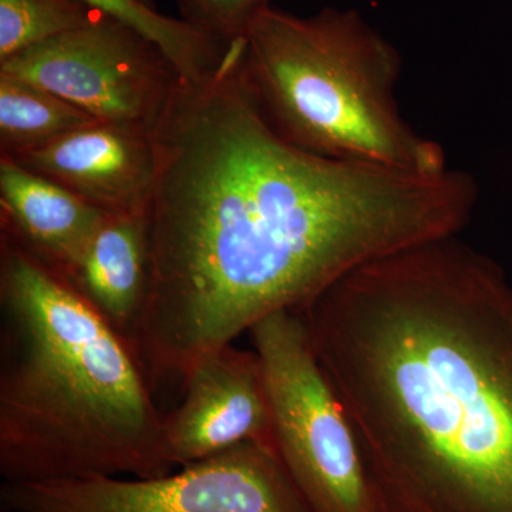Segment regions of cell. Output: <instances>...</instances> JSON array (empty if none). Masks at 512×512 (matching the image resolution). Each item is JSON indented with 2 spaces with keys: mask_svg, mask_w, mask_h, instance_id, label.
I'll return each instance as SVG.
<instances>
[{
  "mask_svg": "<svg viewBox=\"0 0 512 512\" xmlns=\"http://www.w3.org/2000/svg\"><path fill=\"white\" fill-rule=\"evenodd\" d=\"M8 158L106 214L147 212L156 180L153 134L101 121Z\"/></svg>",
  "mask_w": 512,
  "mask_h": 512,
  "instance_id": "9",
  "label": "cell"
},
{
  "mask_svg": "<svg viewBox=\"0 0 512 512\" xmlns=\"http://www.w3.org/2000/svg\"><path fill=\"white\" fill-rule=\"evenodd\" d=\"M13 512H312L268 444L242 443L154 478L5 483Z\"/></svg>",
  "mask_w": 512,
  "mask_h": 512,
  "instance_id": "6",
  "label": "cell"
},
{
  "mask_svg": "<svg viewBox=\"0 0 512 512\" xmlns=\"http://www.w3.org/2000/svg\"><path fill=\"white\" fill-rule=\"evenodd\" d=\"M269 2L271 0H177L184 20L225 46L242 39L252 20L269 8Z\"/></svg>",
  "mask_w": 512,
  "mask_h": 512,
  "instance_id": "15",
  "label": "cell"
},
{
  "mask_svg": "<svg viewBox=\"0 0 512 512\" xmlns=\"http://www.w3.org/2000/svg\"><path fill=\"white\" fill-rule=\"evenodd\" d=\"M99 15L82 0H0V63Z\"/></svg>",
  "mask_w": 512,
  "mask_h": 512,
  "instance_id": "14",
  "label": "cell"
},
{
  "mask_svg": "<svg viewBox=\"0 0 512 512\" xmlns=\"http://www.w3.org/2000/svg\"><path fill=\"white\" fill-rule=\"evenodd\" d=\"M301 313L384 512H512V281L453 237L343 276Z\"/></svg>",
  "mask_w": 512,
  "mask_h": 512,
  "instance_id": "2",
  "label": "cell"
},
{
  "mask_svg": "<svg viewBox=\"0 0 512 512\" xmlns=\"http://www.w3.org/2000/svg\"><path fill=\"white\" fill-rule=\"evenodd\" d=\"M244 40L252 93L293 146L409 173L447 170L443 147L416 133L400 113L402 57L357 10L296 16L269 6Z\"/></svg>",
  "mask_w": 512,
  "mask_h": 512,
  "instance_id": "4",
  "label": "cell"
},
{
  "mask_svg": "<svg viewBox=\"0 0 512 512\" xmlns=\"http://www.w3.org/2000/svg\"><path fill=\"white\" fill-rule=\"evenodd\" d=\"M94 12L136 30L164 53L185 80L198 82L214 72L228 46L184 19L170 18L141 0H82Z\"/></svg>",
  "mask_w": 512,
  "mask_h": 512,
  "instance_id": "13",
  "label": "cell"
},
{
  "mask_svg": "<svg viewBox=\"0 0 512 512\" xmlns=\"http://www.w3.org/2000/svg\"><path fill=\"white\" fill-rule=\"evenodd\" d=\"M264 365L274 448L312 512H384L339 394L301 313L276 312L249 330Z\"/></svg>",
  "mask_w": 512,
  "mask_h": 512,
  "instance_id": "5",
  "label": "cell"
},
{
  "mask_svg": "<svg viewBox=\"0 0 512 512\" xmlns=\"http://www.w3.org/2000/svg\"><path fill=\"white\" fill-rule=\"evenodd\" d=\"M64 279L133 348L150 288L147 212L107 215Z\"/></svg>",
  "mask_w": 512,
  "mask_h": 512,
  "instance_id": "11",
  "label": "cell"
},
{
  "mask_svg": "<svg viewBox=\"0 0 512 512\" xmlns=\"http://www.w3.org/2000/svg\"><path fill=\"white\" fill-rule=\"evenodd\" d=\"M97 123L57 94L0 73V151L18 156Z\"/></svg>",
  "mask_w": 512,
  "mask_h": 512,
  "instance_id": "12",
  "label": "cell"
},
{
  "mask_svg": "<svg viewBox=\"0 0 512 512\" xmlns=\"http://www.w3.org/2000/svg\"><path fill=\"white\" fill-rule=\"evenodd\" d=\"M164 443L174 468L242 443L274 447V416L261 357L234 343L195 366L180 403L164 414Z\"/></svg>",
  "mask_w": 512,
  "mask_h": 512,
  "instance_id": "8",
  "label": "cell"
},
{
  "mask_svg": "<svg viewBox=\"0 0 512 512\" xmlns=\"http://www.w3.org/2000/svg\"><path fill=\"white\" fill-rule=\"evenodd\" d=\"M136 353L62 275L0 237L5 483L174 471Z\"/></svg>",
  "mask_w": 512,
  "mask_h": 512,
  "instance_id": "3",
  "label": "cell"
},
{
  "mask_svg": "<svg viewBox=\"0 0 512 512\" xmlns=\"http://www.w3.org/2000/svg\"><path fill=\"white\" fill-rule=\"evenodd\" d=\"M244 53L242 37L208 76H178L153 131L150 288L133 350L154 397L180 399L202 360L360 266L458 235L480 194L463 170L409 173L293 146L262 114Z\"/></svg>",
  "mask_w": 512,
  "mask_h": 512,
  "instance_id": "1",
  "label": "cell"
},
{
  "mask_svg": "<svg viewBox=\"0 0 512 512\" xmlns=\"http://www.w3.org/2000/svg\"><path fill=\"white\" fill-rule=\"evenodd\" d=\"M0 73L43 87L101 123L151 134L180 76L147 37L101 13L9 57Z\"/></svg>",
  "mask_w": 512,
  "mask_h": 512,
  "instance_id": "7",
  "label": "cell"
},
{
  "mask_svg": "<svg viewBox=\"0 0 512 512\" xmlns=\"http://www.w3.org/2000/svg\"><path fill=\"white\" fill-rule=\"evenodd\" d=\"M2 235L66 278L106 212L62 185L0 157Z\"/></svg>",
  "mask_w": 512,
  "mask_h": 512,
  "instance_id": "10",
  "label": "cell"
},
{
  "mask_svg": "<svg viewBox=\"0 0 512 512\" xmlns=\"http://www.w3.org/2000/svg\"><path fill=\"white\" fill-rule=\"evenodd\" d=\"M141 2L146 3L150 8L157 9V0H141Z\"/></svg>",
  "mask_w": 512,
  "mask_h": 512,
  "instance_id": "16",
  "label": "cell"
}]
</instances>
